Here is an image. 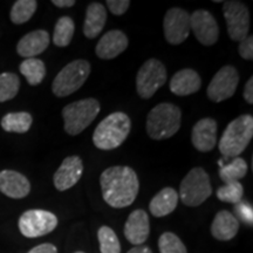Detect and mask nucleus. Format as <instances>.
Here are the masks:
<instances>
[{"mask_svg":"<svg viewBox=\"0 0 253 253\" xmlns=\"http://www.w3.org/2000/svg\"><path fill=\"white\" fill-rule=\"evenodd\" d=\"M235 211L236 214L240 218V219L245 221L246 224L252 225V207L248 203V202H239V203H237L235 207Z\"/></svg>","mask_w":253,"mask_h":253,"instance_id":"nucleus-33","label":"nucleus"},{"mask_svg":"<svg viewBox=\"0 0 253 253\" xmlns=\"http://www.w3.org/2000/svg\"><path fill=\"white\" fill-rule=\"evenodd\" d=\"M253 136V118L249 114L240 115L231 121L219 141L220 154L224 158H236L244 151Z\"/></svg>","mask_w":253,"mask_h":253,"instance_id":"nucleus-4","label":"nucleus"},{"mask_svg":"<svg viewBox=\"0 0 253 253\" xmlns=\"http://www.w3.org/2000/svg\"><path fill=\"white\" fill-rule=\"evenodd\" d=\"M167 81V69L160 60H147L136 75V90L142 99H151L155 93L164 86Z\"/></svg>","mask_w":253,"mask_h":253,"instance_id":"nucleus-8","label":"nucleus"},{"mask_svg":"<svg viewBox=\"0 0 253 253\" xmlns=\"http://www.w3.org/2000/svg\"><path fill=\"white\" fill-rule=\"evenodd\" d=\"M239 230V221L230 211L221 210L214 216L211 224V233L218 240H231L235 238Z\"/></svg>","mask_w":253,"mask_h":253,"instance_id":"nucleus-21","label":"nucleus"},{"mask_svg":"<svg viewBox=\"0 0 253 253\" xmlns=\"http://www.w3.org/2000/svg\"><path fill=\"white\" fill-rule=\"evenodd\" d=\"M75 253H84V252H81V251H78V252H75Z\"/></svg>","mask_w":253,"mask_h":253,"instance_id":"nucleus-40","label":"nucleus"},{"mask_svg":"<svg viewBox=\"0 0 253 253\" xmlns=\"http://www.w3.org/2000/svg\"><path fill=\"white\" fill-rule=\"evenodd\" d=\"M239 55L245 60H252L253 59V37L248 36L244 40L239 42L238 47Z\"/></svg>","mask_w":253,"mask_h":253,"instance_id":"nucleus-34","label":"nucleus"},{"mask_svg":"<svg viewBox=\"0 0 253 253\" xmlns=\"http://www.w3.org/2000/svg\"><path fill=\"white\" fill-rule=\"evenodd\" d=\"M224 18L230 39L240 42L249 36L250 13L246 5L236 0L223 2Z\"/></svg>","mask_w":253,"mask_h":253,"instance_id":"nucleus-10","label":"nucleus"},{"mask_svg":"<svg viewBox=\"0 0 253 253\" xmlns=\"http://www.w3.org/2000/svg\"><path fill=\"white\" fill-rule=\"evenodd\" d=\"M20 73L26 78L31 86H38L46 77V66L42 60L31 58L20 63Z\"/></svg>","mask_w":253,"mask_h":253,"instance_id":"nucleus-25","label":"nucleus"},{"mask_svg":"<svg viewBox=\"0 0 253 253\" xmlns=\"http://www.w3.org/2000/svg\"><path fill=\"white\" fill-rule=\"evenodd\" d=\"M53 5H55L56 7L60 8H65V7H72L77 4L75 0H53Z\"/></svg>","mask_w":253,"mask_h":253,"instance_id":"nucleus-38","label":"nucleus"},{"mask_svg":"<svg viewBox=\"0 0 253 253\" xmlns=\"http://www.w3.org/2000/svg\"><path fill=\"white\" fill-rule=\"evenodd\" d=\"M107 5L114 15H123L128 11L130 1L129 0H108Z\"/></svg>","mask_w":253,"mask_h":253,"instance_id":"nucleus-35","label":"nucleus"},{"mask_svg":"<svg viewBox=\"0 0 253 253\" xmlns=\"http://www.w3.org/2000/svg\"><path fill=\"white\" fill-rule=\"evenodd\" d=\"M27 253H58V249L53 244L45 243V244L36 246V248L30 250Z\"/></svg>","mask_w":253,"mask_h":253,"instance_id":"nucleus-36","label":"nucleus"},{"mask_svg":"<svg viewBox=\"0 0 253 253\" xmlns=\"http://www.w3.org/2000/svg\"><path fill=\"white\" fill-rule=\"evenodd\" d=\"M202 79L194 69L185 68L173 74L170 80V90L177 96H188L201 89Z\"/></svg>","mask_w":253,"mask_h":253,"instance_id":"nucleus-20","label":"nucleus"},{"mask_svg":"<svg viewBox=\"0 0 253 253\" xmlns=\"http://www.w3.org/2000/svg\"><path fill=\"white\" fill-rule=\"evenodd\" d=\"M239 84L238 71L233 66H224L218 71L208 87V97L213 102H221L233 96Z\"/></svg>","mask_w":253,"mask_h":253,"instance_id":"nucleus-11","label":"nucleus"},{"mask_svg":"<svg viewBox=\"0 0 253 253\" xmlns=\"http://www.w3.org/2000/svg\"><path fill=\"white\" fill-rule=\"evenodd\" d=\"M128 38L122 31L112 30L103 34L99 40L95 47V53L100 59L112 60L122 54L128 47Z\"/></svg>","mask_w":253,"mask_h":253,"instance_id":"nucleus-17","label":"nucleus"},{"mask_svg":"<svg viewBox=\"0 0 253 253\" xmlns=\"http://www.w3.org/2000/svg\"><path fill=\"white\" fill-rule=\"evenodd\" d=\"M212 194L210 177L203 168H192L183 178L179 186L178 198L186 207H198Z\"/></svg>","mask_w":253,"mask_h":253,"instance_id":"nucleus-6","label":"nucleus"},{"mask_svg":"<svg viewBox=\"0 0 253 253\" xmlns=\"http://www.w3.org/2000/svg\"><path fill=\"white\" fill-rule=\"evenodd\" d=\"M244 99L249 104L253 103V78H250V80L245 84Z\"/></svg>","mask_w":253,"mask_h":253,"instance_id":"nucleus-37","label":"nucleus"},{"mask_svg":"<svg viewBox=\"0 0 253 253\" xmlns=\"http://www.w3.org/2000/svg\"><path fill=\"white\" fill-rule=\"evenodd\" d=\"M178 203V192L172 188H164L151 199L149 210L155 217H164L172 212Z\"/></svg>","mask_w":253,"mask_h":253,"instance_id":"nucleus-23","label":"nucleus"},{"mask_svg":"<svg viewBox=\"0 0 253 253\" xmlns=\"http://www.w3.org/2000/svg\"><path fill=\"white\" fill-rule=\"evenodd\" d=\"M158 249L161 253H188L182 240L172 232H164L160 237Z\"/></svg>","mask_w":253,"mask_h":253,"instance_id":"nucleus-32","label":"nucleus"},{"mask_svg":"<svg viewBox=\"0 0 253 253\" xmlns=\"http://www.w3.org/2000/svg\"><path fill=\"white\" fill-rule=\"evenodd\" d=\"M0 191L13 199L25 198L31 192V183L26 176L14 170L0 171Z\"/></svg>","mask_w":253,"mask_h":253,"instance_id":"nucleus-18","label":"nucleus"},{"mask_svg":"<svg viewBox=\"0 0 253 253\" xmlns=\"http://www.w3.org/2000/svg\"><path fill=\"white\" fill-rule=\"evenodd\" d=\"M75 24L71 17H61L56 21L53 34V43L58 47H67L73 39Z\"/></svg>","mask_w":253,"mask_h":253,"instance_id":"nucleus-27","label":"nucleus"},{"mask_svg":"<svg viewBox=\"0 0 253 253\" xmlns=\"http://www.w3.org/2000/svg\"><path fill=\"white\" fill-rule=\"evenodd\" d=\"M84 172V164L79 156H68L62 161L61 166L53 176L56 190L66 191L80 181Z\"/></svg>","mask_w":253,"mask_h":253,"instance_id":"nucleus-14","label":"nucleus"},{"mask_svg":"<svg viewBox=\"0 0 253 253\" xmlns=\"http://www.w3.org/2000/svg\"><path fill=\"white\" fill-rule=\"evenodd\" d=\"M38 7V1L36 0H18L11 8L9 18L15 25H21L27 23L36 13Z\"/></svg>","mask_w":253,"mask_h":253,"instance_id":"nucleus-28","label":"nucleus"},{"mask_svg":"<svg viewBox=\"0 0 253 253\" xmlns=\"http://www.w3.org/2000/svg\"><path fill=\"white\" fill-rule=\"evenodd\" d=\"M33 118L27 112L8 113L1 119V128L7 132H17V134H25L30 130Z\"/></svg>","mask_w":253,"mask_h":253,"instance_id":"nucleus-24","label":"nucleus"},{"mask_svg":"<svg viewBox=\"0 0 253 253\" xmlns=\"http://www.w3.org/2000/svg\"><path fill=\"white\" fill-rule=\"evenodd\" d=\"M100 109L99 101L93 97L67 104L62 109L66 132L71 136L81 134L97 118Z\"/></svg>","mask_w":253,"mask_h":253,"instance_id":"nucleus-5","label":"nucleus"},{"mask_svg":"<svg viewBox=\"0 0 253 253\" xmlns=\"http://www.w3.org/2000/svg\"><path fill=\"white\" fill-rule=\"evenodd\" d=\"M182 110L176 104L163 102L157 104L147 116V132L156 141L172 137L181 128Z\"/></svg>","mask_w":253,"mask_h":253,"instance_id":"nucleus-3","label":"nucleus"},{"mask_svg":"<svg viewBox=\"0 0 253 253\" xmlns=\"http://www.w3.org/2000/svg\"><path fill=\"white\" fill-rule=\"evenodd\" d=\"M97 238L100 242L101 253H121L120 240L109 226H101L97 231Z\"/></svg>","mask_w":253,"mask_h":253,"instance_id":"nucleus-30","label":"nucleus"},{"mask_svg":"<svg viewBox=\"0 0 253 253\" xmlns=\"http://www.w3.org/2000/svg\"><path fill=\"white\" fill-rule=\"evenodd\" d=\"M107 11L101 2H90L86 11L84 34L88 39H95L106 26Z\"/></svg>","mask_w":253,"mask_h":253,"instance_id":"nucleus-22","label":"nucleus"},{"mask_svg":"<svg viewBox=\"0 0 253 253\" xmlns=\"http://www.w3.org/2000/svg\"><path fill=\"white\" fill-rule=\"evenodd\" d=\"M150 235L149 216L144 210L132 211L125 225V236L129 243L141 246Z\"/></svg>","mask_w":253,"mask_h":253,"instance_id":"nucleus-16","label":"nucleus"},{"mask_svg":"<svg viewBox=\"0 0 253 253\" xmlns=\"http://www.w3.org/2000/svg\"><path fill=\"white\" fill-rule=\"evenodd\" d=\"M20 89V79L17 74L5 72L0 74V102L12 100Z\"/></svg>","mask_w":253,"mask_h":253,"instance_id":"nucleus-29","label":"nucleus"},{"mask_svg":"<svg viewBox=\"0 0 253 253\" xmlns=\"http://www.w3.org/2000/svg\"><path fill=\"white\" fill-rule=\"evenodd\" d=\"M102 197L112 208L122 209L131 205L140 190L137 173L130 167H110L100 177Z\"/></svg>","mask_w":253,"mask_h":253,"instance_id":"nucleus-1","label":"nucleus"},{"mask_svg":"<svg viewBox=\"0 0 253 253\" xmlns=\"http://www.w3.org/2000/svg\"><path fill=\"white\" fill-rule=\"evenodd\" d=\"M217 122L211 118L199 120L192 126L191 142L192 145L201 153H209L213 150L217 144Z\"/></svg>","mask_w":253,"mask_h":253,"instance_id":"nucleus-15","label":"nucleus"},{"mask_svg":"<svg viewBox=\"0 0 253 253\" xmlns=\"http://www.w3.org/2000/svg\"><path fill=\"white\" fill-rule=\"evenodd\" d=\"M126 253H153V251L148 246H135Z\"/></svg>","mask_w":253,"mask_h":253,"instance_id":"nucleus-39","label":"nucleus"},{"mask_svg":"<svg viewBox=\"0 0 253 253\" xmlns=\"http://www.w3.org/2000/svg\"><path fill=\"white\" fill-rule=\"evenodd\" d=\"M243 195H244V188L239 182L229 183L217 190V198L225 203H239L242 202Z\"/></svg>","mask_w":253,"mask_h":253,"instance_id":"nucleus-31","label":"nucleus"},{"mask_svg":"<svg viewBox=\"0 0 253 253\" xmlns=\"http://www.w3.org/2000/svg\"><path fill=\"white\" fill-rule=\"evenodd\" d=\"M190 28L202 45L213 46L219 37V27L216 19L205 9H197L190 15Z\"/></svg>","mask_w":253,"mask_h":253,"instance_id":"nucleus-13","label":"nucleus"},{"mask_svg":"<svg viewBox=\"0 0 253 253\" xmlns=\"http://www.w3.org/2000/svg\"><path fill=\"white\" fill-rule=\"evenodd\" d=\"M130 129V118L126 113L115 112L104 118L95 128L93 143L100 150L116 149L126 140Z\"/></svg>","mask_w":253,"mask_h":253,"instance_id":"nucleus-2","label":"nucleus"},{"mask_svg":"<svg viewBox=\"0 0 253 253\" xmlns=\"http://www.w3.org/2000/svg\"><path fill=\"white\" fill-rule=\"evenodd\" d=\"M164 37L170 45H181L188 39L190 31V14L179 7L170 8L164 15Z\"/></svg>","mask_w":253,"mask_h":253,"instance_id":"nucleus-12","label":"nucleus"},{"mask_svg":"<svg viewBox=\"0 0 253 253\" xmlns=\"http://www.w3.org/2000/svg\"><path fill=\"white\" fill-rule=\"evenodd\" d=\"M49 33L45 30L30 32L21 38L17 45L18 54L23 58L31 59L45 52L49 46Z\"/></svg>","mask_w":253,"mask_h":253,"instance_id":"nucleus-19","label":"nucleus"},{"mask_svg":"<svg viewBox=\"0 0 253 253\" xmlns=\"http://www.w3.org/2000/svg\"><path fill=\"white\" fill-rule=\"evenodd\" d=\"M90 74V63L87 60H74L58 73L52 84L53 94L66 97L84 86Z\"/></svg>","mask_w":253,"mask_h":253,"instance_id":"nucleus-7","label":"nucleus"},{"mask_svg":"<svg viewBox=\"0 0 253 253\" xmlns=\"http://www.w3.org/2000/svg\"><path fill=\"white\" fill-rule=\"evenodd\" d=\"M246 173H248V163L242 157L233 158L230 163L221 166L219 169V177L225 184L239 182V179L245 177Z\"/></svg>","mask_w":253,"mask_h":253,"instance_id":"nucleus-26","label":"nucleus"},{"mask_svg":"<svg viewBox=\"0 0 253 253\" xmlns=\"http://www.w3.org/2000/svg\"><path fill=\"white\" fill-rule=\"evenodd\" d=\"M58 226V217L46 210H28L19 218V230L27 238L48 235Z\"/></svg>","mask_w":253,"mask_h":253,"instance_id":"nucleus-9","label":"nucleus"}]
</instances>
